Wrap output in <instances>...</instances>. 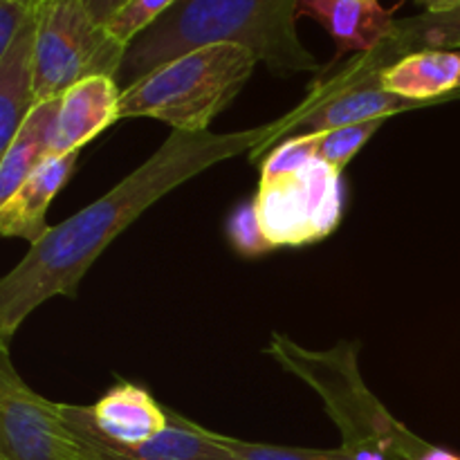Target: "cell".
<instances>
[{"mask_svg":"<svg viewBox=\"0 0 460 460\" xmlns=\"http://www.w3.org/2000/svg\"><path fill=\"white\" fill-rule=\"evenodd\" d=\"M290 126L292 112L236 133L171 130L166 142L142 166L88 207L49 227L0 279V346H9L22 322L48 299L76 296L81 279L94 261L148 207L229 157L247 151L259 157L268 151L270 142L290 133Z\"/></svg>","mask_w":460,"mask_h":460,"instance_id":"obj_1","label":"cell"},{"mask_svg":"<svg viewBox=\"0 0 460 460\" xmlns=\"http://www.w3.org/2000/svg\"><path fill=\"white\" fill-rule=\"evenodd\" d=\"M299 0H178L126 45L121 93L173 58L209 45H241L277 76L322 72L296 34Z\"/></svg>","mask_w":460,"mask_h":460,"instance_id":"obj_2","label":"cell"},{"mask_svg":"<svg viewBox=\"0 0 460 460\" xmlns=\"http://www.w3.org/2000/svg\"><path fill=\"white\" fill-rule=\"evenodd\" d=\"M359 341L308 350L290 337L274 335L268 355L322 398L341 434L344 460H420L431 447L376 398L359 373Z\"/></svg>","mask_w":460,"mask_h":460,"instance_id":"obj_3","label":"cell"},{"mask_svg":"<svg viewBox=\"0 0 460 460\" xmlns=\"http://www.w3.org/2000/svg\"><path fill=\"white\" fill-rule=\"evenodd\" d=\"M254 54L220 43L157 67L121 93L119 119L151 117L173 130L200 133L238 97L256 67Z\"/></svg>","mask_w":460,"mask_h":460,"instance_id":"obj_4","label":"cell"},{"mask_svg":"<svg viewBox=\"0 0 460 460\" xmlns=\"http://www.w3.org/2000/svg\"><path fill=\"white\" fill-rule=\"evenodd\" d=\"M126 45L99 25L84 0H40L36 7V102L58 99L94 75L117 76Z\"/></svg>","mask_w":460,"mask_h":460,"instance_id":"obj_5","label":"cell"},{"mask_svg":"<svg viewBox=\"0 0 460 460\" xmlns=\"http://www.w3.org/2000/svg\"><path fill=\"white\" fill-rule=\"evenodd\" d=\"M254 202L274 250L322 241L341 220V171L323 160H313L296 173L261 180Z\"/></svg>","mask_w":460,"mask_h":460,"instance_id":"obj_6","label":"cell"},{"mask_svg":"<svg viewBox=\"0 0 460 460\" xmlns=\"http://www.w3.org/2000/svg\"><path fill=\"white\" fill-rule=\"evenodd\" d=\"M75 436L58 402L27 386L0 346V460H75Z\"/></svg>","mask_w":460,"mask_h":460,"instance_id":"obj_7","label":"cell"},{"mask_svg":"<svg viewBox=\"0 0 460 460\" xmlns=\"http://www.w3.org/2000/svg\"><path fill=\"white\" fill-rule=\"evenodd\" d=\"M63 422L75 436V460H236L211 429L169 409V427L142 445H119L97 429L93 409L58 404Z\"/></svg>","mask_w":460,"mask_h":460,"instance_id":"obj_8","label":"cell"},{"mask_svg":"<svg viewBox=\"0 0 460 460\" xmlns=\"http://www.w3.org/2000/svg\"><path fill=\"white\" fill-rule=\"evenodd\" d=\"M119 102L121 88L115 76L94 75L67 88L58 97L52 155L81 151V146L119 121Z\"/></svg>","mask_w":460,"mask_h":460,"instance_id":"obj_9","label":"cell"},{"mask_svg":"<svg viewBox=\"0 0 460 460\" xmlns=\"http://www.w3.org/2000/svg\"><path fill=\"white\" fill-rule=\"evenodd\" d=\"M296 16L317 21L335 40L332 66L349 52H373L394 31V9L380 0H299Z\"/></svg>","mask_w":460,"mask_h":460,"instance_id":"obj_10","label":"cell"},{"mask_svg":"<svg viewBox=\"0 0 460 460\" xmlns=\"http://www.w3.org/2000/svg\"><path fill=\"white\" fill-rule=\"evenodd\" d=\"M79 151L49 155L9 200L0 205V234L4 238H22L34 245L49 232L45 220L57 193L66 187L76 166Z\"/></svg>","mask_w":460,"mask_h":460,"instance_id":"obj_11","label":"cell"},{"mask_svg":"<svg viewBox=\"0 0 460 460\" xmlns=\"http://www.w3.org/2000/svg\"><path fill=\"white\" fill-rule=\"evenodd\" d=\"M382 88L422 103H445L460 97L458 49H420L380 72Z\"/></svg>","mask_w":460,"mask_h":460,"instance_id":"obj_12","label":"cell"},{"mask_svg":"<svg viewBox=\"0 0 460 460\" xmlns=\"http://www.w3.org/2000/svg\"><path fill=\"white\" fill-rule=\"evenodd\" d=\"M93 409V420L106 438L119 445H142L169 427V409L146 389L130 382L112 386Z\"/></svg>","mask_w":460,"mask_h":460,"instance_id":"obj_13","label":"cell"},{"mask_svg":"<svg viewBox=\"0 0 460 460\" xmlns=\"http://www.w3.org/2000/svg\"><path fill=\"white\" fill-rule=\"evenodd\" d=\"M420 49H460V9L400 18L389 39L382 40L373 52L358 54L346 63L364 72H382L398 58Z\"/></svg>","mask_w":460,"mask_h":460,"instance_id":"obj_14","label":"cell"},{"mask_svg":"<svg viewBox=\"0 0 460 460\" xmlns=\"http://www.w3.org/2000/svg\"><path fill=\"white\" fill-rule=\"evenodd\" d=\"M36 16L0 54V153L12 144L36 102Z\"/></svg>","mask_w":460,"mask_h":460,"instance_id":"obj_15","label":"cell"},{"mask_svg":"<svg viewBox=\"0 0 460 460\" xmlns=\"http://www.w3.org/2000/svg\"><path fill=\"white\" fill-rule=\"evenodd\" d=\"M58 115V99L39 102L16 137L0 155V205L52 155V135Z\"/></svg>","mask_w":460,"mask_h":460,"instance_id":"obj_16","label":"cell"},{"mask_svg":"<svg viewBox=\"0 0 460 460\" xmlns=\"http://www.w3.org/2000/svg\"><path fill=\"white\" fill-rule=\"evenodd\" d=\"M386 119H373L364 121V124H350L341 126V128L323 130V133H310L314 144V155L317 160L328 162L335 169L344 171L346 164L367 146L368 139L382 128Z\"/></svg>","mask_w":460,"mask_h":460,"instance_id":"obj_17","label":"cell"},{"mask_svg":"<svg viewBox=\"0 0 460 460\" xmlns=\"http://www.w3.org/2000/svg\"><path fill=\"white\" fill-rule=\"evenodd\" d=\"M216 434V431H214ZM216 440L229 449L236 460H344L341 447L337 449H305V447H281V445L247 443L232 436L216 434Z\"/></svg>","mask_w":460,"mask_h":460,"instance_id":"obj_18","label":"cell"},{"mask_svg":"<svg viewBox=\"0 0 460 460\" xmlns=\"http://www.w3.org/2000/svg\"><path fill=\"white\" fill-rule=\"evenodd\" d=\"M178 0H128L106 22L108 34L115 40H119L121 45H128L135 36H139L146 27H151Z\"/></svg>","mask_w":460,"mask_h":460,"instance_id":"obj_19","label":"cell"},{"mask_svg":"<svg viewBox=\"0 0 460 460\" xmlns=\"http://www.w3.org/2000/svg\"><path fill=\"white\" fill-rule=\"evenodd\" d=\"M227 236L229 243L234 245V250L243 256H261L265 254V252L274 250L272 243L265 236L254 200L243 202L241 207L234 209V214L229 216L227 223Z\"/></svg>","mask_w":460,"mask_h":460,"instance_id":"obj_20","label":"cell"},{"mask_svg":"<svg viewBox=\"0 0 460 460\" xmlns=\"http://www.w3.org/2000/svg\"><path fill=\"white\" fill-rule=\"evenodd\" d=\"M36 9L18 0H0V54L7 52L16 36L34 21Z\"/></svg>","mask_w":460,"mask_h":460,"instance_id":"obj_21","label":"cell"},{"mask_svg":"<svg viewBox=\"0 0 460 460\" xmlns=\"http://www.w3.org/2000/svg\"><path fill=\"white\" fill-rule=\"evenodd\" d=\"M128 0H84L85 9L90 12V16L99 22V25L106 27V22L119 12Z\"/></svg>","mask_w":460,"mask_h":460,"instance_id":"obj_22","label":"cell"},{"mask_svg":"<svg viewBox=\"0 0 460 460\" xmlns=\"http://www.w3.org/2000/svg\"><path fill=\"white\" fill-rule=\"evenodd\" d=\"M413 3L420 4V7L429 13H445L460 9V0H413Z\"/></svg>","mask_w":460,"mask_h":460,"instance_id":"obj_23","label":"cell"},{"mask_svg":"<svg viewBox=\"0 0 460 460\" xmlns=\"http://www.w3.org/2000/svg\"><path fill=\"white\" fill-rule=\"evenodd\" d=\"M420 460H460V456H456V454H452V452H445V449L434 447V445H431V447L422 454Z\"/></svg>","mask_w":460,"mask_h":460,"instance_id":"obj_24","label":"cell"},{"mask_svg":"<svg viewBox=\"0 0 460 460\" xmlns=\"http://www.w3.org/2000/svg\"><path fill=\"white\" fill-rule=\"evenodd\" d=\"M18 3H22V4H30V7H39V3L40 0H18Z\"/></svg>","mask_w":460,"mask_h":460,"instance_id":"obj_25","label":"cell"}]
</instances>
